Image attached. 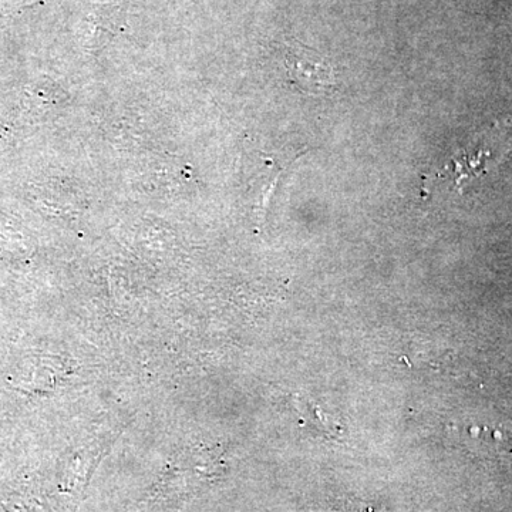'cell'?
<instances>
[{"label":"cell","mask_w":512,"mask_h":512,"mask_svg":"<svg viewBox=\"0 0 512 512\" xmlns=\"http://www.w3.org/2000/svg\"><path fill=\"white\" fill-rule=\"evenodd\" d=\"M285 60L289 77L302 92L318 97L335 92L338 83L335 67L319 52L296 43L286 50Z\"/></svg>","instance_id":"obj_1"}]
</instances>
